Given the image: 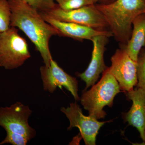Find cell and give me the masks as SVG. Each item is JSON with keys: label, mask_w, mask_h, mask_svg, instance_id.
Instances as JSON below:
<instances>
[{"label": "cell", "mask_w": 145, "mask_h": 145, "mask_svg": "<svg viewBox=\"0 0 145 145\" xmlns=\"http://www.w3.org/2000/svg\"><path fill=\"white\" fill-rule=\"evenodd\" d=\"M8 1L11 12L10 26L23 31L40 54L45 65L48 67L52 59L50 40L53 36H59V31L23 0Z\"/></svg>", "instance_id": "6da1fadb"}, {"label": "cell", "mask_w": 145, "mask_h": 145, "mask_svg": "<svg viewBox=\"0 0 145 145\" xmlns=\"http://www.w3.org/2000/svg\"><path fill=\"white\" fill-rule=\"evenodd\" d=\"M95 5L105 17L113 36L122 45H125L130 39L134 19L145 13V0H114Z\"/></svg>", "instance_id": "7a4b0ae2"}, {"label": "cell", "mask_w": 145, "mask_h": 145, "mask_svg": "<svg viewBox=\"0 0 145 145\" xmlns=\"http://www.w3.org/2000/svg\"><path fill=\"white\" fill-rule=\"evenodd\" d=\"M121 92L119 83L108 67L102 73L99 82L83 92L80 101L84 108L88 111L89 116L98 120L104 119L106 115L104 108L112 106L114 97Z\"/></svg>", "instance_id": "3957f363"}, {"label": "cell", "mask_w": 145, "mask_h": 145, "mask_svg": "<svg viewBox=\"0 0 145 145\" xmlns=\"http://www.w3.org/2000/svg\"><path fill=\"white\" fill-rule=\"evenodd\" d=\"M30 57L26 40L19 34L18 29L10 27L0 32V67L7 70L15 69Z\"/></svg>", "instance_id": "277c9868"}, {"label": "cell", "mask_w": 145, "mask_h": 145, "mask_svg": "<svg viewBox=\"0 0 145 145\" xmlns=\"http://www.w3.org/2000/svg\"><path fill=\"white\" fill-rule=\"evenodd\" d=\"M44 13L57 20L72 23L94 29L105 31L109 28L105 17L95 5L69 10H63L57 7Z\"/></svg>", "instance_id": "5b68a950"}, {"label": "cell", "mask_w": 145, "mask_h": 145, "mask_svg": "<svg viewBox=\"0 0 145 145\" xmlns=\"http://www.w3.org/2000/svg\"><path fill=\"white\" fill-rule=\"evenodd\" d=\"M32 111L28 106L17 102L9 107L0 108V126L6 131L26 136L30 140L35 137L36 130L29 125L28 119Z\"/></svg>", "instance_id": "8992f818"}, {"label": "cell", "mask_w": 145, "mask_h": 145, "mask_svg": "<svg viewBox=\"0 0 145 145\" xmlns=\"http://www.w3.org/2000/svg\"><path fill=\"white\" fill-rule=\"evenodd\" d=\"M111 61L108 69L119 83L121 90L127 92L133 89L138 82L137 62L130 58L122 47L116 50Z\"/></svg>", "instance_id": "52a82bcc"}, {"label": "cell", "mask_w": 145, "mask_h": 145, "mask_svg": "<svg viewBox=\"0 0 145 145\" xmlns=\"http://www.w3.org/2000/svg\"><path fill=\"white\" fill-rule=\"evenodd\" d=\"M61 111L70 122L68 130L72 128H78L86 145H96V136L99 130L108 122L99 121L93 117L85 116L77 102L71 103L67 107H62Z\"/></svg>", "instance_id": "ba28073f"}, {"label": "cell", "mask_w": 145, "mask_h": 145, "mask_svg": "<svg viewBox=\"0 0 145 145\" xmlns=\"http://www.w3.org/2000/svg\"><path fill=\"white\" fill-rule=\"evenodd\" d=\"M40 70L44 90L53 93L57 87L62 89L64 87L71 93L75 101H80L77 79L65 72L53 59L49 67L42 66Z\"/></svg>", "instance_id": "9c48e42d"}, {"label": "cell", "mask_w": 145, "mask_h": 145, "mask_svg": "<svg viewBox=\"0 0 145 145\" xmlns=\"http://www.w3.org/2000/svg\"><path fill=\"white\" fill-rule=\"evenodd\" d=\"M108 38L104 35H99L93 37L91 40L93 44L91 61L85 71L82 73L77 72L76 74L86 83V87L84 91L95 84L100 74L108 68L104 61V53Z\"/></svg>", "instance_id": "30bf717a"}, {"label": "cell", "mask_w": 145, "mask_h": 145, "mask_svg": "<svg viewBox=\"0 0 145 145\" xmlns=\"http://www.w3.org/2000/svg\"><path fill=\"white\" fill-rule=\"evenodd\" d=\"M46 22L57 29L59 36L69 37L78 40H91L93 37L104 35L108 37L113 36L110 31H100L84 25L72 23L57 20L48 17L44 13L39 12Z\"/></svg>", "instance_id": "8fae6325"}, {"label": "cell", "mask_w": 145, "mask_h": 145, "mask_svg": "<svg viewBox=\"0 0 145 145\" xmlns=\"http://www.w3.org/2000/svg\"><path fill=\"white\" fill-rule=\"evenodd\" d=\"M128 99L132 101V105L124 117L129 124L135 127L145 143V88H137L126 93Z\"/></svg>", "instance_id": "7c38bea8"}, {"label": "cell", "mask_w": 145, "mask_h": 145, "mask_svg": "<svg viewBox=\"0 0 145 145\" xmlns=\"http://www.w3.org/2000/svg\"><path fill=\"white\" fill-rule=\"evenodd\" d=\"M133 28L129 40L125 45H122L126 52L133 61H137L140 50L145 47V13L134 19Z\"/></svg>", "instance_id": "4fadbf2b"}, {"label": "cell", "mask_w": 145, "mask_h": 145, "mask_svg": "<svg viewBox=\"0 0 145 145\" xmlns=\"http://www.w3.org/2000/svg\"><path fill=\"white\" fill-rule=\"evenodd\" d=\"M11 16L8 0H0V32L10 28Z\"/></svg>", "instance_id": "5bb4252c"}, {"label": "cell", "mask_w": 145, "mask_h": 145, "mask_svg": "<svg viewBox=\"0 0 145 145\" xmlns=\"http://www.w3.org/2000/svg\"><path fill=\"white\" fill-rule=\"evenodd\" d=\"M58 6L65 10L82 8L96 4L100 0H56Z\"/></svg>", "instance_id": "9a60e30c"}, {"label": "cell", "mask_w": 145, "mask_h": 145, "mask_svg": "<svg viewBox=\"0 0 145 145\" xmlns=\"http://www.w3.org/2000/svg\"><path fill=\"white\" fill-rule=\"evenodd\" d=\"M137 88H145V47L140 50L137 60Z\"/></svg>", "instance_id": "2e32d148"}, {"label": "cell", "mask_w": 145, "mask_h": 145, "mask_svg": "<svg viewBox=\"0 0 145 145\" xmlns=\"http://www.w3.org/2000/svg\"><path fill=\"white\" fill-rule=\"evenodd\" d=\"M39 12H46L58 6L54 0H23Z\"/></svg>", "instance_id": "e0dca14e"}, {"label": "cell", "mask_w": 145, "mask_h": 145, "mask_svg": "<svg viewBox=\"0 0 145 145\" xmlns=\"http://www.w3.org/2000/svg\"><path fill=\"white\" fill-rule=\"evenodd\" d=\"M5 139L0 142V145L9 144L13 145H26L30 140L24 135L10 131H6Z\"/></svg>", "instance_id": "ac0fdd59"}, {"label": "cell", "mask_w": 145, "mask_h": 145, "mask_svg": "<svg viewBox=\"0 0 145 145\" xmlns=\"http://www.w3.org/2000/svg\"><path fill=\"white\" fill-rule=\"evenodd\" d=\"M114 1V0H100V1L102 3L107 4L112 2Z\"/></svg>", "instance_id": "d6986e66"}, {"label": "cell", "mask_w": 145, "mask_h": 145, "mask_svg": "<svg viewBox=\"0 0 145 145\" xmlns=\"http://www.w3.org/2000/svg\"></svg>", "instance_id": "ffe728a7"}]
</instances>
